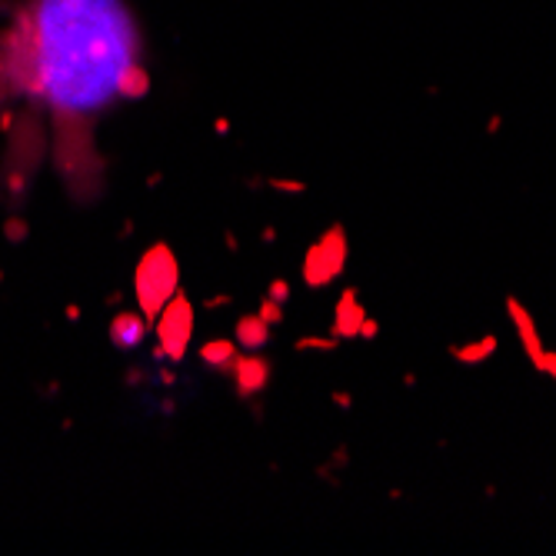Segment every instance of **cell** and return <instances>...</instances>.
Segmentation results:
<instances>
[{
    "mask_svg": "<svg viewBox=\"0 0 556 556\" xmlns=\"http://www.w3.org/2000/svg\"><path fill=\"white\" fill-rule=\"evenodd\" d=\"M361 320H364V307H357V300H353V293H346L340 300V314H337V333L340 337H353L361 330Z\"/></svg>",
    "mask_w": 556,
    "mask_h": 556,
    "instance_id": "8992f818",
    "label": "cell"
},
{
    "mask_svg": "<svg viewBox=\"0 0 556 556\" xmlns=\"http://www.w3.org/2000/svg\"><path fill=\"white\" fill-rule=\"evenodd\" d=\"M493 346H496V340H493V337H486V343H483V346L477 343V346H470V350H457V353H460L464 361H477V357H486V353H490Z\"/></svg>",
    "mask_w": 556,
    "mask_h": 556,
    "instance_id": "30bf717a",
    "label": "cell"
},
{
    "mask_svg": "<svg viewBox=\"0 0 556 556\" xmlns=\"http://www.w3.org/2000/svg\"><path fill=\"white\" fill-rule=\"evenodd\" d=\"M114 330H124V337H117L124 346H137V343H140V337H143V324H140L134 314H124V317H117Z\"/></svg>",
    "mask_w": 556,
    "mask_h": 556,
    "instance_id": "ba28073f",
    "label": "cell"
},
{
    "mask_svg": "<svg viewBox=\"0 0 556 556\" xmlns=\"http://www.w3.org/2000/svg\"><path fill=\"white\" fill-rule=\"evenodd\" d=\"M177 290V261L167 247L150 250L137 267V300L147 317H154Z\"/></svg>",
    "mask_w": 556,
    "mask_h": 556,
    "instance_id": "7a4b0ae2",
    "label": "cell"
},
{
    "mask_svg": "<svg viewBox=\"0 0 556 556\" xmlns=\"http://www.w3.org/2000/svg\"><path fill=\"white\" fill-rule=\"evenodd\" d=\"M237 333H240L243 346H261L267 340V324H264V317H247V320H240Z\"/></svg>",
    "mask_w": 556,
    "mask_h": 556,
    "instance_id": "52a82bcc",
    "label": "cell"
},
{
    "mask_svg": "<svg viewBox=\"0 0 556 556\" xmlns=\"http://www.w3.org/2000/svg\"><path fill=\"white\" fill-rule=\"evenodd\" d=\"M237 374L243 377V383L261 387V383H264V377H267V367H264L261 361H243V364L237 367Z\"/></svg>",
    "mask_w": 556,
    "mask_h": 556,
    "instance_id": "9c48e42d",
    "label": "cell"
},
{
    "mask_svg": "<svg viewBox=\"0 0 556 556\" xmlns=\"http://www.w3.org/2000/svg\"><path fill=\"white\" fill-rule=\"evenodd\" d=\"M346 264V243H343V233L333 230L327 233V240L320 247L311 250V257H307V280L311 287H324L330 283Z\"/></svg>",
    "mask_w": 556,
    "mask_h": 556,
    "instance_id": "3957f363",
    "label": "cell"
},
{
    "mask_svg": "<svg viewBox=\"0 0 556 556\" xmlns=\"http://www.w3.org/2000/svg\"><path fill=\"white\" fill-rule=\"evenodd\" d=\"M510 317H514V324H517V330H520V337H523V346H527V353L533 357V367L543 361V346H540V337H536V327H533V320H530V314L520 307L517 300H510Z\"/></svg>",
    "mask_w": 556,
    "mask_h": 556,
    "instance_id": "5b68a950",
    "label": "cell"
},
{
    "mask_svg": "<svg viewBox=\"0 0 556 556\" xmlns=\"http://www.w3.org/2000/svg\"><path fill=\"white\" fill-rule=\"evenodd\" d=\"M536 370H546V374H553V377H556V357H549V353H543V361L536 364Z\"/></svg>",
    "mask_w": 556,
    "mask_h": 556,
    "instance_id": "8fae6325",
    "label": "cell"
},
{
    "mask_svg": "<svg viewBox=\"0 0 556 556\" xmlns=\"http://www.w3.org/2000/svg\"><path fill=\"white\" fill-rule=\"evenodd\" d=\"M190 330H193V311L184 296H177L161 317V346L170 357H180L184 346L190 343Z\"/></svg>",
    "mask_w": 556,
    "mask_h": 556,
    "instance_id": "277c9868",
    "label": "cell"
},
{
    "mask_svg": "<svg viewBox=\"0 0 556 556\" xmlns=\"http://www.w3.org/2000/svg\"><path fill=\"white\" fill-rule=\"evenodd\" d=\"M147 87L124 0H27L0 30V93L54 108L64 124Z\"/></svg>",
    "mask_w": 556,
    "mask_h": 556,
    "instance_id": "6da1fadb",
    "label": "cell"
}]
</instances>
